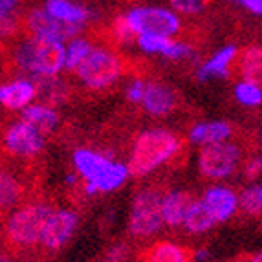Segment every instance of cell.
I'll return each mask as SVG.
<instances>
[{
  "mask_svg": "<svg viewBox=\"0 0 262 262\" xmlns=\"http://www.w3.org/2000/svg\"><path fill=\"white\" fill-rule=\"evenodd\" d=\"M226 2H233V4H236V2H238V0H226Z\"/></svg>",
  "mask_w": 262,
  "mask_h": 262,
  "instance_id": "60d3db41",
  "label": "cell"
},
{
  "mask_svg": "<svg viewBox=\"0 0 262 262\" xmlns=\"http://www.w3.org/2000/svg\"><path fill=\"white\" fill-rule=\"evenodd\" d=\"M94 46H96L94 40L88 35H84V33L79 37H74L70 42H66V72L68 74H75V70L92 53Z\"/></svg>",
  "mask_w": 262,
  "mask_h": 262,
  "instance_id": "484cf974",
  "label": "cell"
},
{
  "mask_svg": "<svg viewBox=\"0 0 262 262\" xmlns=\"http://www.w3.org/2000/svg\"><path fill=\"white\" fill-rule=\"evenodd\" d=\"M196 196L187 189H169L163 192L162 214L165 227H184L185 216Z\"/></svg>",
  "mask_w": 262,
  "mask_h": 262,
  "instance_id": "d6986e66",
  "label": "cell"
},
{
  "mask_svg": "<svg viewBox=\"0 0 262 262\" xmlns=\"http://www.w3.org/2000/svg\"><path fill=\"white\" fill-rule=\"evenodd\" d=\"M209 257V251H207L206 248L198 249V251H194V262L196 260H206V258Z\"/></svg>",
  "mask_w": 262,
  "mask_h": 262,
  "instance_id": "8d00e7d4",
  "label": "cell"
},
{
  "mask_svg": "<svg viewBox=\"0 0 262 262\" xmlns=\"http://www.w3.org/2000/svg\"><path fill=\"white\" fill-rule=\"evenodd\" d=\"M235 136V127L226 119H206V121H196L191 125L187 132V140L191 145L196 147H207V145L224 143L231 141Z\"/></svg>",
  "mask_w": 262,
  "mask_h": 262,
  "instance_id": "e0dca14e",
  "label": "cell"
},
{
  "mask_svg": "<svg viewBox=\"0 0 262 262\" xmlns=\"http://www.w3.org/2000/svg\"><path fill=\"white\" fill-rule=\"evenodd\" d=\"M241 48L236 44H224L214 50L206 61L196 68V79L200 83H209L216 79H227L231 75L233 66H236Z\"/></svg>",
  "mask_w": 262,
  "mask_h": 262,
  "instance_id": "2e32d148",
  "label": "cell"
},
{
  "mask_svg": "<svg viewBox=\"0 0 262 262\" xmlns=\"http://www.w3.org/2000/svg\"><path fill=\"white\" fill-rule=\"evenodd\" d=\"M200 198L206 202L219 224L231 220L241 211V192H236L231 185L211 184L204 189Z\"/></svg>",
  "mask_w": 262,
  "mask_h": 262,
  "instance_id": "9a60e30c",
  "label": "cell"
},
{
  "mask_svg": "<svg viewBox=\"0 0 262 262\" xmlns=\"http://www.w3.org/2000/svg\"><path fill=\"white\" fill-rule=\"evenodd\" d=\"M236 4L241 6L244 11H248L249 15L262 18V0H238Z\"/></svg>",
  "mask_w": 262,
  "mask_h": 262,
  "instance_id": "e575fe53",
  "label": "cell"
},
{
  "mask_svg": "<svg viewBox=\"0 0 262 262\" xmlns=\"http://www.w3.org/2000/svg\"><path fill=\"white\" fill-rule=\"evenodd\" d=\"M241 213L249 219H260L262 216V207L258 202L255 184L246 185L241 191Z\"/></svg>",
  "mask_w": 262,
  "mask_h": 262,
  "instance_id": "f546056e",
  "label": "cell"
},
{
  "mask_svg": "<svg viewBox=\"0 0 262 262\" xmlns=\"http://www.w3.org/2000/svg\"><path fill=\"white\" fill-rule=\"evenodd\" d=\"M8 59L11 68L24 77H59L66 72V44L22 35L11 40Z\"/></svg>",
  "mask_w": 262,
  "mask_h": 262,
  "instance_id": "3957f363",
  "label": "cell"
},
{
  "mask_svg": "<svg viewBox=\"0 0 262 262\" xmlns=\"http://www.w3.org/2000/svg\"><path fill=\"white\" fill-rule=\"evenodd\" d=\"M39 88V99L42 103H48L52 106H61L62 103L70 99L72 84H68L64 79L59 77H37L33 79Z\"/></svg>",
  "mask_w": 262,
  "mask_h": 262,
  "instance_id": "cb8c5ba5",
  "label": "cell"
},
{
  "mask_svg": "<svg viewBox=\"0 0 262 262\" xmlns=\"http://www.w3.org/2000/svg\"><path fill=\"white\" fill-rule=\"evenodd\" d=\"M145 83H147V79L143 77H134L127 83V86H125V99L130 105H141V99H143L145 94Z\"/></svg>",
  "mask_w": 262,
  "mask_h": 262,
  "instance_id": "1f68e13d",
  "label": "cell"
},
{
  "mask_svg": "<svg viewBox=\"0 0 262 262\" xmlns=\"http://www.w3.org/2000/svg\"><path fill=\"white\" fill-rule=\"evenodd\" d=\"M130 255V244L127 242H118V244L110 246L105 253V262H123L127 260Z\"/></svg>",
  "mask_w": 262,
  "mask_h": 262,
  "instance_id": "d6a6232c",
  "label": "cell"
},
{
  "mask_svg": "<svg viewBox=\"0 0 262 262\" xmlns=\"http://www.w3.org/2000/svg\"><path fill=\"white\" fill-rule=\"evenodd\" d=\"M140 262H194V251L172 241H156L140 251Z\"/></svg>",
  "mask_w": 262,
  "mask_h": 262,
  "instance_id": "ffe728a7",
  "label": "cell"
},
{
  "mask_svg": "<svg viewBox=\"0 0 262 262\" xmlns=\"http://www.w3.org/2000/svg\"><path fill=\"white\" fill-rule=\"evenodd\" d=\"M24 31L28 35L42 40H53V42H70L74 37L83 35L86 28L66 24L52 15L42 8L35 6L24 11Z\"/></svg>",
  "mask_w": 262,
  "mask_h": 262,
  "instance_id": "30bf717a",
  "label": "cell"
},
{
  "mask_svg": "<svg viewBox=\"0 0 262 262\" xmlns=\"http://www.w3.org/2000/svg\"><path fill=\"white\" fill-rule=\"evenodd\" d=\"M39 99V88L33 79L17 75V77L6 79L0 84V105L9 112H18L26 110L30 105L37 103Z\"/></svg>",
  "mask_w": 262,
  "mask_h": 262,
  "instance_id": "4fadbf2b",
  "label": "cell"
},
{
  "mask_svg": "<svg viewBox=\"0 0 262 262\" xmlns=\"http://www.w3.org/2000/svg\"><path fill=\"white\" fill-rule=\"evenodd\" d=\"M184 149L178 132L167 127H149L132 138L128 147V169L132 178H147L172 163Z\"/></svg>",
  "mask_w": 262,
  "mask_h": 262,
  "instance_id": "7a4b0ae2",
  "label": "cell"
},
{
  "mask_svg": "<svg viewBox=\"0 0 262 262\" xmlns=\"http://www.w3.org/2000/svg\"><path fill=\"white\" fill-rule=\"evenodd\" d=\"M136 46L145 55L162 57L170 62L191 61L196 57V48L189 40L178 37H162V35H140Z\"/></svg>",
  "mask_w": 262,
  "mask_h": 262,
  "instance_id": "7c38bea8",
  "label": "cell"
},
{
  "mask_svg": "<svg viewBox=\"0 0 262 262\" xmlns=\"http://www.w3.org/2000/svg\"><path fill=\"white\" fill-rule=\"evenodd\" d=\"M178 106V94L172 86L163 81L147 79L145 83V94L141 99L140 108L152 118H167Z\"/></svg>",
  "mask_w": 262,
  "mask_h": 262,
  "instance_id": "5bb4252c",
  "label": "cell"
},
{
  "mask_svg": "<svg viewBox=\"0 0 262 262\" xmlns=\"http://www.w3.org/2000/svg\"><path fill=\"white\" fill-rule=\"evenodd\" d=\"M72 169L81 178V191L92 198L119 191L130 178L127 162H121L110 150L77 147L70 156Z\"/></svg>",
  "mask_w": 262,
  "mask_h": 262,
  "instance_id": "6da1fadb",
  "label": "cell"
},
{
  "mask_svg": "<svg viewBox=\"0 0 262 262\" xmlns=\"http://www.w3.org/2000/svg\"><path fill=\"white\" fill-rule=\"evenodd\" d=\"M79 226V213L70 207H55V211L50 216L46 229L42 233L40 241V251L48 255H55L61 251L70 238L74 236L75 229Z\"/></svg>",
  "mask_w": 262,
  "mask_h": 262,
  "instance_id": "8fae6325",
  "label": "cell"
},
{
  "mask_svg": "<svg viewBox=\"0 0 262 262\" xmlns=\"http://www.w3.org/2000/svg\"><path fill=\"white\" fill-rule=\"evenodd\" d=\"M255 141H257L258 150L262 152V123L257 127V132H255Z\"/></svg>",
  "mask_w": 262,
  "mask_h": 262,
  "instance_id": "74e56055",
  "label": "cell"
},
{
  "mask_svg": "<svg viewBox=\"0 0 262 262\" xmlns=\"http://www.w3.org/2000/svg\"><path fill=\"white\" fill-rule=\"evenodd\" d=\"M26 194V187L13 170L4 169L0 174V204L4 213H11L22 206V198Z\"/></svg>",
  "mask_w": 262,
  "mask_h": 262,
  "instance_id": "603a6c76",
  "label": "cell"
},
{
  "mask_svg": "<svg viewBox=\"0 0 262 262\" xmlns=\"http://www.w3.org/2000/svg\"><path fill=\"white\" fill-rule=\"evenodd\" d=\"M42 8L61 22L81 28H86L90 22L97 18L96 9L81 2H75V0H44Z\"/></svg>",
  "mask_w": 262,
  "mask_h": 262,
  "instance_id": "ac0fdd59",
  "label": "cell"
},
{
  "mask_svg": "<svg viewBox=\"0 0 262 262\" xmlns=\"http://www.w3.org/2000/svg\"><path fill=\"white\" fill-rule=\"evenodd\" d=\"M55 207L50 202L33 200L24 202L17 209L6 214L4 238L9 251L13 249L22 253L40 246L42 233Z\"/></svg>",
  "mask_w": 262,
  "mask_h": 262,
  "instance_id": "277c9868",
  "label": "cell"
},
{
  "mask_svg": "<svg viewBox=\"0 0 262 262\" xmlns=\"http://www.w3.org/2000/svg\"><path fill=\"white\" fill-rule=\"evenodd\" d=\"M18 118L26 119L28 123H31L33 127H37L46 136L53 134L61 125V114H59L57 106L42 103V101H37V103L28 106L26 110H22Z\"/></svg>",
  "mask_w": 262,
  "mask_h": 262,
  "instance_id": "44dd1931",
  "label": "cell"
},
{
  "mask_svg": "<svg viewBox=\"0 0 262 262\" xmlns=\"http://www.w3.org/2000/svg\"><path fill=\"white\" fill-rule=\"evenodd\" d=\"M167 4L182 18H194L206 13L211 0H167Z\"/></svg>",
  "mask_w": 262,
  "mask_h": 262,
  "instance_id": "83f0119b",
  "label": "cell"
},
{
  "mask_svg": "<svg viewBox=\"0 0 262 262\" xmlns=\"http://www.w3.org/2000/svg\"><path fill=\"white\" fill-rule=\"evenodd\" d=\"M255 189H257V196H258V202H260V207H262V180L255 184Z\"/></svg>",
  "mask_w": 262,
  "mask_h": 262,
  "instance_id": "f35d334b",
  "label": "cell"
},
{
  "mask_svg": "<svg viewBox=\"0 0 262 262\" xmlns=\"http://www.w3.org/2000/svg\"><path fill=\"white\" fill-rule=\"evenodd\" d=\"M127 72V62L118 50L106 44L94 46L86 61L75 70L79 84L90 92H105L119 83Z\"/></svg>",
  "mask_w": 262,
  "mask_h": 262,
  "instance_id": "5b68a950",
  "label": "cell"
},
{
  "mask_svg": "<svg viewBox=\"0 0 262 262\" xmlns=\"http://www.w3.org/2000/svg\"><path fill=\"white\" fill-rule=\"evenodd\" d=\"M216 224L219 222L213 216L209 207L206 206V202L202 200V198H196V200L192 202L187 216H185L184 229L189 235H204V233L211 231Z\"/></svg>",
  "mask_w": 262,
  "mask_h": 262,
  "instance_id": "d4e9b609",
  "label": "cell"
},
{
  "mask_svg": "<svg viewBox=\"0 0 262 262\" xmlns=\"http://www.w3.org/2000/svg\"><path fill=\"white\" fill-rule=\"evenodd\" d=\"M242 176L249 184H257V180L262 178V152L249 154L246 156L244 163H242Z\"/></svg>",
  "mask_w": 262,
  "mask_h": 262,
  "instance_id": "4dcf8cb0",
  "label": "cell"
},
{
  "mask_svg": "<svg viewBox=\"0 0 262 262\" xmlns=\"http://www.w3.org/2000/svg\"><path fill=\"white\" fill-rule=\"evenodd\" d=\"M110 35H112V40L116 44H121V46H130V44H136L138 37L132 31V28L128 26L127 18L125 15L119 13L118 17L112 18V24H110Z\"/></svg>",
  "mask_w": 262,
  "mask_h": 262,
  "instance_id": "f1b7e54d",
  "label": "cell"
},
{
  "mask_svg": "<svg viewBox=\"0 0 262 262\" xmlns=\"http://www.w3.org/2000/svg\"><path fill=\"white\" fill-rule=\"evenodd\" d=\"M163 192L158 185H145L134 192L128 211L127 231L134 241H147L165 227L162 214Z\"/></svg>",
  "mask_w": 262,
  "mask_h": 262,
  "instance_id": "8992f818",
  "label": "cell"
},
{
  "mask_svg": "<svg viewBox=\"0 0 262 262\" xmlns=\"http://www.w3.org/2000/svg\"><path fill=\"white\" fill-rule=\"evenodd\" d=\"M46 138L48 136L42 134L26 119L17 118L4 127V152L15 160H33L46 149Z\"/></svg>",
  "mask_w": 262,
  "mask_h": 262,
  "instance_id": "9c48e42d",
  "label": "cell"
},
{
  "mask_svg": "<svg viewBox=\"0 0 262 262\" xmlns=\"http://www.w3.org/2000/svg\"><path fill=\"white\" fill-rule=\"evenodd\" d=\"M236 74L241 75V79L262 86V44H248L241 50Z\"/></svg>",
  "mask_w": 262,
  "mask_h": 262,
  "instance_id": "7402d4cb",
  "label": "cell"
},
{
  "mask_svg": "<svg viewBox=\"0 0 262 262\" xmlns=\"http://www.w3.org/2000/svg\"><path fill=\"white\" fill-rule=\"evenodd\" d=\"M233 97L244 108H258L262 106V86L246 79H238L233 84Z\"/></svg>",
  "mask_w": 262,
  "mask_h": 262,
  "instance_id": "4316f807",
  "label": "cell"
},
{
  "mask_svg": "<svg viewBox=\"0 0 262 262\" xmlns=\"http://www.w3.org/2000/svg\"><path fill=\"white\" fill-rule=\"evenodd\" d=\"M242 262H262V251H257V253L246 255Z\"/></svg>",
  "mask_w": 262,
  "mask_h": 262,
  "instance_id": "d590c367",
  "label": "cell"
},
{
  "mask_svg": "<svg viewBox=\"0 0 262 262\" xmlns=\"http://www.w3.org/2000/svg\"><path fill=\"white\" fill-rule=\"evenodd\" d=\"M22 0H0V18L6 17H20Z\"/></svg>",
  "mask_w": 262,
  "mask_h": 262,
  "instance_id": "836d02e7",
  "label": "cell"
},
{
  "mask_svg": "<svg viewBox=\"0 0 262 262\" xmlns=\"http://www.w3.org/2000/svg\"><path fill=\"white\" fill-rule=\"evenodd\" d=\"M128 26L140 35L178 37L184 30V20L169 6L160 4H136L123 11Z\"/></svg>",
  "mask_w": 262,
  "mask_h": 262,
  "instance_id": "52a82bcc",
  "label": "cell"
},
{
  "mask_svg": "<svg viewBox=\"0 0 262 262\" xmlns=\"http://www.w3.org/2000/svg\"><path fill=\"white\" fill-rule=\"evenodd\" d=\"M0 262H15V260L11 257H9L8 253H2V258H0Z\"/></svg>",
  "mask_w": 262,
  "mask_h": 262,
  "instance_id": "ab89813d",
  "label": "cell"
},
{
  "mask_svg": "<svg viewBox=\"0 0 262 262\" xmlns=\"http://www.w3.org/2000/svg\"><path fill=\"white\" fill-rule=\"evenodd\" d=\"M244 149L236 141H224L202 147L196 156V169L204 180L224 184V180L235 176L244 163Z\"/></svg>",
  "mask_w": 262,
  "mask_h": 262,
  "instance_id": "ba28073f",
  "label": "cell"
}]
</instances>
